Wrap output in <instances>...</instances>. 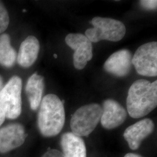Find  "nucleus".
Instances as JSON below:
<instances>
[{"instance_id": "4468645a", "label": "nucleus", "mask_w": 157, "mask_h": 157, "mask_svg": "<svg viewBox=\"0 0 157 157\" xmlns=\"http://www.w3.org/2000/svg\"><path fill=\"white\" fill-rule=\"evenodd\" d=\"M44 88V78L42 76L34 73L29 78L25 91L30 108L33 111L37 110L40 107Z\"/></svg>"}, {"instance_id": "0eeeda50", "label": "nucleus", "mask_w": 157, "mask_h": 157, "mask_svg": "<svg viewBox=\"0 0 157 157\" xmlns=\"http://www.w3.org/2000/svg\"><path fill=\"white\" fill-rule=\"evenodd\" d=\"M65 43L75 51L73 65L78 70L83 69L93 56L92 43L83 34L70 33L65 37Z\"/></svg>"}, {"instance_id": "20e7f679", "label": "nucleus", "mask_w": 157, "mask_h": 157, "mask_svg": "<svg viewBox=\"0 0 157 157\" xmlns=\"http://www.w3.org/2000/svg\"><path fill=\"white\" fill-rule=\"evenodd\" d=\"M102 112V107L98 104L93 103L80 107L71 119L72 132L79 137L90 135L100 121Z\"/></svg>"}, {"instance_id": "a211bd4d", "label": "nucleus", "mask_w": 157, "mask_h": 157, "mask_svg": "<svg viewBox=\"0 0 157 157\" xmlns=\"http://www.w3.org/2000/svg\"><path fill=\"white\" fill-rule=\"evenodd\" d=\"M42 157H64L62 152L55 149H51L45 152Z\"/></svg>"}, {"instance_id": "4be33fe9", "label": "nucleus", "mask_w": 157, "mask_h": 157, "mask_svg": "<svg viewBox=\"0 0 157 157\" xmlns=\"http://www.w3.org/2000/svg\"><path fill=\"white\" fill-rule=\"evenodd\" d=\"M54 58H57L58 56L56 55V54H54Z\"/></svg>"}, {"instance_id": "dca6fc26", "label": "nucleus", "mask_w": 157, "mask_h": 157, "mask_svg": "<svg viewBox=\"0 0 157 157\" xmlns=\"http://www.w3.org/2000/svg\"><path fill=\"white\" fill-rule=\"evenodd\" d=\"M10 23V17L5 6L0 1V34L8 28Z\"/></svg>"}, {"instance_id": "ddd939ff", "label": "nucleus", "mask_w": 157, "mask_h": 157, "mask_svg": "<svg viewBox=\"0 0 157 157\" xmlns=\"http://www.w3.org/2000/svg\"><path fill=\"white\" fill-rule=\"evenodd\" d=\"M60 144L64 157H87L83 139L72 132L63 134Z\"/></svg>"}, {"instance_id": "412c9836", "label": "nucleus", "mask_w": 157, "mask_h": 157, "mask_svg": "<svg viewBox=\"0 0 157 157\" xmlns=\"http://www.w3.org/2000/svg\"><path fill=\"white\" fill-rule=\"evenodd\" d=\"M3 87H4L3 86V80H2V77L0 76V92L1 91Z\"/></svg>"}, {"instance_id": "9d476101", "label": "nucleus", "mask_w": 157, "mask_h": 157, "mask_svg": "<svg viewBox=\"0 0 157 157\" xmlns=\"http://www.w3.org/2000/svg\"><path fill=\"white\" fill-rule=\"evenodd\" d=\"M132 54L130 51L123 49L112 54L104 65V70L118 78L126 76L132 67Z\"/></svg>"}, {"instance_id": "39448f33", "label": "nucleus", "mask_w": 157, "mask_h": 157, "mask_svg": "<svg viewBox=\"0 0 157 157\" xmlns=\"http://www.w3.org/2000/svg\"><path fill=\"white\" fill-rule=\"evenodd\" d=\"M22 79L15 76L10 78L0 92V108L6 118L15 119L20 116L22 112Z\"/></svg>"}, {"instance_id": "2eb2a0df", "label": "nucleus", "mask_w": 157, "mask_h": 157, "mask_svg": "<svg viewBox=\"0 0 157 157\" xmlns=\"http://www.w3.org/2000/svg\"><path fill=\"white\" fill-rule=\"evenodd\" d=\"M17 58V52L11 46L10 37L7 34H2L0 36V65L11 67Z\"/></svg>"}, {"instance_id": "1a4fd4ad", "label": "nucleus", "mask_w": 157, "mask_h": 157, "mask_svg": "<svg viewBox=\"0 0 157 157\" xmlns=\"http://www.w3.org/2000/svg\"><path fill=\"white\" fill-rule=\"evenodd\" d=\"M101 125L105 129H115L124 123L127 118L126 110L117 101L108 99L103 102Z\"/></svg>"}, {"instance_id": "f257e3e1", "label": "nucleus", "mask_w": 157, "mask_h": 157, "mask_svg": "<svg viewBox=\"0 0 157 157\" xmlns=\"http://www.w3.org/2000/svg\"><path fill=\"white\" fill-rule=\"evenodd\" d=\"M127 110L132 118H143L157 106V81L139 79L129 88L126 98Z\"/></svg>"}, {"instance_id": "f3484780", "label": "nucleus", "mask_w": 157, "mask_h": 157, "mask_svg": "<svg viewBox=\"0 0 157 157\" xmlns=\"http://www.w3.org/2000/svg\"><path fill=\"white\" fill-rule=\"evenodd\" d=\"M141 6L146 10H155L157 8V1L156 0H144L140 1Z\"/></svg>"}, {"instance_id": "423d86ee", "label": "nucleus", "mask_w": 157, "mask_h": 157, "mask_svg": "<svg viewBox=\"0 0 157 157\" xmlns=\"http://www.w3.org/2000/svg\"><path fill=\"white\" fill-rule=\"evenodd\" d=\"M132 65L140 75L157 76V42H150L139 47L132 58Z\"/></svg>"}, {"instance_id": "6e6552de", "label": "nucleus", "mask_w": 157, "mask_h": 157, "mask_svg": "<svg viewBox=\"0 0 157 157\" xmlns=\"http://www.w3.org/2000/svg\"><path fill=\"white\" fill-rule=\"evenodd\" d=\"M27 135L21 124H8L0 129V152L6 153L22 146Z\"/></svg>"}, {"instance_id": "7ed1b4c3", "label": "nucleus", "mask_w": 157, "mask_h": 157, "mask_svg": "<svg viewBox=\"0 0 157 157\" xmlns=\"http://www.w3.org/2000/svg\"><path fill=\"white\" fill-rule=\"evenodd\" d=\"M91 24L93 28L88 29L85 36L91 43L101 40L117 42L122 39L126 34V28L123 23L109 17H94Z\"/></svg>"}, {"instance_id": "6ab92c4d", "label": "nucleus", "mask_w": 157, "mask_h": 157, "mask_svg": "<svg viewBox=\"0 0 157 157\" xmlns=\"http://www.w3.org/2000/svg\"><path fill=\"white\" fill-rule=\"evenodd\" d=\"M6 119V116L4 113L2 111V109L0 108V126L4 123Z\"/></svg>"}, {"instance_id": "f8f14e48", "label": "nucleus", "mask_w": 157, "mask_h": 157, "mask_svg": "<svg viewBox=\"0 0 157 157\" xmlns=\"http://www.w3.org/2000/svg\"><path fill=\"white\" fill-rule=\"evenodd\" d=\"M40 51V43L33 36H29L21 45L17 56V61L23 67H31L37 59Z\"/></svg>"}, {"instance_id": "aec40b11", "label": "nucleus", "mask_w": 157, "mask_h": 157, "mask_svg": "<svg viewBox=\"0 0 157 157\" xmlns=\"http://www.w3.org/2000/svg\"><path fill=\"white\" fill-rule=\"evenodd\" d=\"M124 157H143L139 154H134V153H128L126 154Z\"/></svg>"}, {"instance_id": "f03ea898", "label": "nucleus", "mask_w": 157, "mask_h": 157, "mask_svg": "<svg viewBox=\"0 0 157 157\" xmlns=\"http://www.w3.org/2000/svg\"><path fill=\"white\" fill-rule=\"evenodd\" d=\"M65 122L63 104L57 95L50 94L42 99L37 116L41 134L47 137L56 136L62 130Z\"/></svg>"}, {"instance_id": "9b49d317", "label": "nucleus", "mask_w": 157, "mask_h": 157, "mask_svg": "<svg viewBox=\"0 0 157 157\" xmlns=\"http://www.w3.org/2000/svg\"><path fill=\"white\" fill-rule=\"evenodd\" d=\"M154 124L151 119H142L130 126L124 133V139L128 142L130 149L136 150L142 141L151 134L154 130Z\"/></svg>"}]
</instances>
